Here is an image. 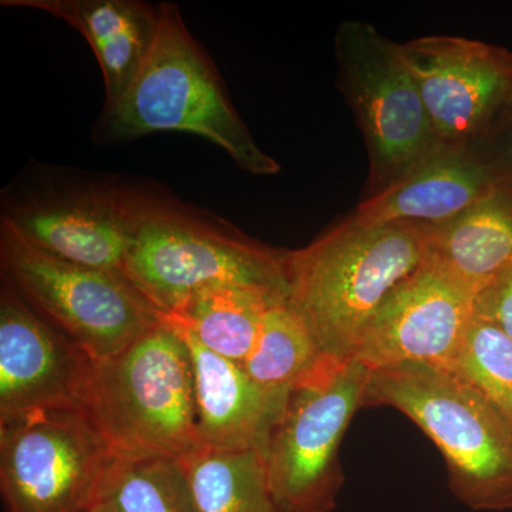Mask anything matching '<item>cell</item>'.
Instances as JSON below:
<instances>
[{"instance_id":"1","label":"cell","mask_w":512,"mask_h":512,"mask_svg":"<svg viewBox=\"0 0 512 512\" xmlns=\"http://www.w3.org/2000/svg\"><path fill=\"white\" fill-rule=\"evenodd\" d=\"M433 235V225L349 220L288 252V303L323 355L352 357L387 296L429 261Z\"/></svg>"},{"instance_id":"2","label":"cell","mask_w":512,"mask_h":512,"mask_svg":"<svg viewBox=\"0 0 512 512\" xmlns=\"http://www.w3.org/2000/svg\"><path fill=\"white\" fill-rule=\"evenodd\" d=\"M170 131L211 141L249 174L274 175L281 170L255 143L178 6L167 2L161 3L153 52L123 97L104 106L96 136L100 143H124Z\"/></svg>"},{"instance_id":"3","label":"cell","mask_w":512,"mask_h":512,"mask_svg":"<svg viewBox=\"0 0 512 512\" xmlns=\"http://www.w3.org/2000/svg\"><path fill=\"white\" fill-rule=\"evenodd\" d=\"M365 406L393 407L423 430L443 454L461 503L511 510L512 421L476 387L437 367H384L370 373Z\"/></svg>"},{"instance_id":"4","label":"cell","mask_w":512,"mask_h":512,"mask_svg":"<svg viewBox=\"0 0 512 512\" xmlns=\"http://www.w3.org/2000/svg\"><path fill=\"white\" fill-rule=\"evenodd\" d=\"M116 460L181 458L201 446L194 369L168 320L97 362L86 404Z\"/></svg>"},{"instance_id":"5","label":"cell","mask_w":512,"mask_h":512,"mask_svg":"<svg viewBox=\"0 0 512 512\" xmlns=\"http://www.w3.org/2000/svg\"><path fill=\"white\" fill-rule=\"evenodd\" d=\"M286 256L234 228L156 200L138 225L124 275L164 316L211 286H256L288 295Z\"/></svg>"},{"instance_id":"6","label":"cell","mask_w":512,"mask_h":512,"mask_svg":"<svg viewBox=\"0 0 512 512\" xmlns=\"http://www.w3.org/2000/svg\"><path fill=\"white\" fill-rule=\"evenodd\" d=\"M2 284L97 362L119 355L163 315L126 275L72 264L0 221Z\"/></svg>"},{"instance_id":"7","label":"cell","mask_w":512,"mask_h":512,"mask_svg":"<svg viewBox=\"0 0 512 512\" xmlns=\"http://www.w3.org/2000/svg\"><path fill=\"white\" fill-rule=\"evenodd\" d=\"M370 370L329 357L291 390L262 456L266 481L282 512H332L343 477L340 444L365 403Z\"/></svg>"},{"instance_id":"8","label":"cell","mask_w":512,"mask_h":512,"mask_svg":"<svg viewBox=\"0 0 512 512\" xmlns=\"http://www.w3.org/2000/svg\"><path fill=\"white\" fill-rule=\"evenodd\" d=\"M339 86L356 113L377 192L439 156L443 146L399 43L360 20L336 33Z\"/></svg>"},{"instance_id":"9","label":"cell","mask_w":512,"mask_h":512,"mask_svg":"<svg viewBox=\"0 0 512 512\" xmlns=\"http://www.w3.org/2000/svg\"><path fill=\"white\" fill-rule=\"evenodd\" d=\"M116 458L84 409L26 414L0 423L5 512H90Z\"/></svg>"},{"instance_id":"10","label":"cell","mask_w":512,"mask_h":512,"mask_svg":"<svg viewBox=\"0 0 512 512\" xmlns=\"http://www.w3.org/2000/svg\"><path fill=\"white\" fill-rule=\"evenodd\" d=\"M154 201L109 184L49 183L3 201L2 222L56 258L124 275L138 225Z\"/></svg>"},{"instance_id":"11","label":"cell","mask_w":512,"mask_h":512,"mask_svg":"<svg viewBox=\"0 0 512 512\" xmlns=\"http://www.w3.org/2000/svg\"><path fill=\"white\" fill-rule=\"evenodd\" d=\"M478 292L429 258L387 296L349 360L372 372L400 365L451 372L474 318Z\"/></svg>"},{"instance_id":"12","label":"cell","mask_w":512,"mask_h":512,"mask_svg":"<svg viewBox=\"0 0 512 512\" xmlns=\"http://www.w3.org/2000/svg\"><path fill=\"white\" fill-rule=\"evenodd\" d=\"M400 47L444 147H463L511 109L510 50L456 36L419 37Z\"/></svg>"},{"instance_id":"13","label":"cell","mask_w":512,"mask_h":512,"mask_svg":"<svg viewBox=\"0 0 512 512\" xmlns=\"http://www.w3.org/2000/svg\"><path fill=\"white\" fill-rule=\"evenodd\" d=\"M97 360L0 284V423L86 409Z\"/></svg>"},{"instance_id":"14","label":"cell","mask_w":512,"mask_h":512,"mask_svg":"<svg viewBox=\"0 0 512 512\" xmlns=\"http://www.w3.org/2000/svg\"><path fill=\"white\" fill-rule=\"evenodd\" d=\"M505 175L503 165L484 163L463 147L447 148L360 204L349 220L360 225L414 222L440 227L490 197Z\"/></svg>"},{"instance_id":"15","label":"cell","mask_w":512,"mask_h":512,"mask_svg":"<svg viewBox=\"0 0 512 512\" xmlns=\"http://www.w3.org/2000/svg\"><path fill=\"white\" fill-rule=\"evenodd\" d=\"M164 319L190 350L202 446L264 451L289 393L264 389L242 365L204 348L190 332Z\"/></svg>"},{"instance_id":"16","label":"cell","mask_w":512,"mask_h":512,"mask_svg":"<svg viewBox=\"0 0 512 512\" xmlns=\"http://www.w3.org/2000/svg\"><path fill=\"white\" fill-rule=\"evenodd\" d=\"M2 5L42 10L82 33L103 73L104 106L117 103L137 79L160 33L161 5L140 0H3Z\"/></svg>"},{"instance_id":"17","label":"cell","mask_w":512,"mask_h":512,"mask_svg":"<svg viewBox=\"0 0 512 512\" xmlns=\"http://www.w3.org/2000/svg\"><path fill=\"white\" fill-rule=\"evenodd\" d=\"M430 258L477 291L512 268L510 174L476 207L434 227Z\"/></svg>"},{"instance_id":"18","label":"cell","mask_w":512,"mask_h":512,"mask_svg":"<svg viewBox=\"0 0 512 512\" xmlns=\"http://www.w3.org/2000/svg\"><path fill=\"white\" fill-rule=\"evenodd\" d=\"M284 299V292L256 286H211L164 318L190 332L204 348L242 365L254 348L266 311Z\"/></svg>"},{"instance_id":"19","label":"cell","mask_w":512,"mask_h":512,"mask_svg":"<svg viewBox=\"0 0 512 512\" xmlns=\"http://www.w3.org/2000/svg\"><path fill=\"white\" fill-rule=\"evenodd\" d=\"M198 512H282L259 450L201 446L181 458Z\"/></svg>"},{"instance_id":"20","label":"cell","mask_w":512,"mask_h":512,"mask_svg":"<svg viewBox=\"0 0 512 512\" xmlns=\"http://www.w3.org/2000/svg\"><path fill=\"white\" fill-rule=\"evenodd\" d=\"M328 359L305 320L284 299L266 311L258 339L242 367L264 389L289 393Z\"/></svg>"},{"instance_id":"21","label":"cell","mask_w":512,"mask_h":512,"mask_svg":"<svg viewBox=\"0 0 512 512\" xmlns=\"http://www.w3.org/2000/svg\"><path fill=\"white\" fill-rule=\"evenodd\" d=\"M101 504L109 512H198L180 460H114Z\"/></svg>"},{"instance_id":"22","label":"cell","mask_w":512,"mask_h":512,"mask_svg":"<svg viewBox=\"0 0 512 512\" xmlns=\"http://www.w3.org/2000/svg\"><path fill=\"white\" fill-rule=\"evenodd\" d=\"M451 372L484 394L512 421V339L474 316Z\"/></svg>"},{"instance_id":"23","label":"cell","mask_w":512,"mask_h":512,"mask_svg":"<svg viewBox=\"0 0 512 512\" xmlns=\"http://www.w3.org/2000/svg\"><path fill=\"white\" fill-rule=\"evenodd\" d=\"M474 316L493 323L512 339V268L478 292Z\"/></svg>"},{"instance_id":"24","label":"cell","mask_w":512,"mask_h":512,"mask_svg":"<svg viewBox=\"0 0 512 512\" xmlns=\"http://www.w3.org/2000/svg\"><path fill=\"white\" fill-rule=\"evenodd\" d=\"M510 158H511V165L510 167H504L503 165V168L505 171H507V174H510L511 177H512V138H511V147H510Z\"/></svg>"},{"instance_id":"25","label":"cell","mask_w":512,"mask_h":512,"mask_svg":"<svg viewBox=\"0 0 512 512\" xmlns=\"http://www.w3.org/2000/svg\"><path fill=\"white\" fill-rule=\"evenodd\" d=\"M90 512H109V511H107V508L104 507V505L100 503L99 505H97L96 508H93V510Z\"/></svg>"}]
</instances>
